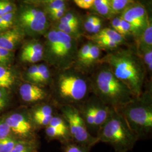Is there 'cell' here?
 I'll return each mask as SVG.
<instances>
[{"label": "cell", "instance_id": "obj_1", "mask_svg": "<svg viewBox=\"0 0 152 152\" xmlns=\"http://www.w3.org/2000/svg\"><path fill=\"white\" fill-rule=\"evenodd\" d=\"M108 65L114 76L124 83L135 98L141 95L146 68L138 53L131 49H116L100 61Z\"/></svg>", "mask_w": 152, "mask_h": 152}, {"label": "cell", "instance_id": "obj_2", "mask_svg": "<svg viewBox=\"0 0 152 152\" xmlns=\"http://www.w3.org/2000/svg\"><path fill=\"white\" fill-rule=\"evenodd\" d=\"M101 64L93 75L91 87L102 103L110 108L118 110L136 98L129 88L114 76L108 65Z\"/></svg>", "mask_w": 152, "mask_h": 152}, {"label": "cell", "instance_id": "obj_3", "mask_svg": "<svg viewBox=\"0 0 152 152\" xmlns=\"http://www.w3.org/2000/svg\"><path fill=\"white\" fill-rule=\"evenodd\" d=\"M96 137L98 142L108 143L116 152H129L134 147L139 139L122 115L114 109L98 131Z\"/></svg>", "mask_w": 152, "mask_h": 152}, {"label": "cell", "instance_id": "obj_4", "mask_svg": "<svg viewBox=\"0 0 152 152\" xmlns=\"http://www.w3.org/2000/svg\"><path fill=\"white\" fill-rule=\"evenodd\" d=\"M89 82L82 73L70 68L62 69L55 81L56 97L63 106H74L86 98Z\"/></svg>", "mask_w": 152, "mask_h": 152}, {"label": "cell", "instance_id": "obj_5", "mask_svg": "<svg viewBox=\"0 0 152 152\" xmlns=\"http://www.w3.org/2000/svg\"><path fill=\"white\" fill-rule=\"evenodd\" d=\"M117 110L139 138L145 136L152 130V98L149 94L135 98L130 103Z\"/></svg>", "mask_w": 152, "mask_h": 152}, {"label": "cell", "instance_id": "obj_6", "mask_svg": "<svg viewBox=\"0 0 152 152\" xmlns=\"http://www.w3.org/2000/svg\"><path fill=\"white\" fill-rule=\"evenodd\" d=\"M16 26L20 28L25 34L37 37L46 33L49 24L44 10L36 6L26 4L17 9Z\"/></svg>", "mask_w": 152, "mask_h": 152}, {"label": "cell", "instance_id": "obj_7", "mask_svg": "<svg viewBox=\"0 0 152 152\" xmlns=\"http://www.w3.org/2000/svg\"><path fill=\"white\" fill-rule=\"evenodd\" d=\"M61 112L68 126L69 134L77 144L88 148L98 142L96 137L92 136L87 130L80 111L75 107L63 106Z\"/></svg>", "mask_w": 152, "mask_h": 152}, {"label": "cell", "instance_id": "obj_8", "mask_svg": "<svg viewBox=\"0 0 152 152\" xmlns=\"http://www.w3.org/2000/svg\"><path fill=\"white\" fill-rule=\"evenodd\" d=\"M57 33L59 44L51 64L62 70L70 68L71 64L77 59V41L76 38L58 30Z\"/></svg>", "mask_w": 152, "mask_h": 152}, {"label": "cell", "instance_id": "obj_9", "mask_svg": "<svg viewBox=\"0 0 152 152\" xmlns=\"http://www.w3.org/2000/svg\"><path fill=\"white\" fill-rule=\"evenodd\" d=\"M121 19L134 28L136 34H141L149 21L145 8L139 3L134 2L121 13Z\"/></svg>", "mask_w": 152, "mask_h": 152}, {"label": "cell", "instance_id": "obj_10", "mask_svg": "<svg viewBox=\"0 0 152 152\" xmlns=\"http://www.w3.org/2000/svg\"><path fill=\"white\" fill-rule=\"evenodd\" d=\"M4 121L9 126L12 134L21 139H31L33 127L30 119L25 114L14 113L7 116Z\"/></svg>", "mask_w": 152, "mask_h": 152}, {"label": "cell", "instance_id": "obj_11", "mask_svg": "<svg viewBox=\"0 0 152 152\" xmlns=\"http://www.w3.org/2000/svg\"><path fill=\"white\" fill-rule=\"evenodd\" d=\"M25 33L17 26L0 33V47L14 51L23 39Z\"/></svg>", "mask_w": 152, "mask_h": 152}, {"label": "cell", "instance_id": "obj_12", "mask_svg": "<svg viewBox=\"0 0 152 152\" xmlns=\"http://www.w3.org/2000/svg\"><path fill=\"white\" fill-rule=\"evenodd\" d=\"M19 94L22 100L28 103L41 101L46 96V93L43 88L29 82L24 83L20 86Z\"/></svg>", "mask_w": 152, "mask_h": 152}, {"label": "cell", "instance_id": "obj_13", "mask_svg": "<svg viewBox=\"0 0 152 152\" xmlns=\"http://www.w3.org/2000/svg\"><path fill=\"white\" fill-rule=\"evenodd\" d=\"M99 100V99H98ZM92 109L95 130H97V134L100 128L108 120L113 109L110 108L104 105L99 100L96 102L89 103Z\"/></svg>", "mask_w": 152, "mask_h": 152}, {"label": "cell", "instance_id": "obj_14", "mask_svg": "<svg viewBox=\"0 0 152 152\" xmlns=\"http://www.w3.org/2000/svg\"><path fill=\"white\" fill-rule=\"evenodd\" d=\"M16 80V74L10 66L0 65V88L9 90L15 83Z\"/></svg>", "mask_w": 152, "mask_h": 152}, {"label": "cell", "instance_id": "obj_15", "mask_svg": "<svg viewBox=\"0 0 152 152\" xmlns=\"http://www.w3.org/2000/svg\"><path fill=\"white\" fill-rule=\"evenodd\" d=\"M91 39L92 41L98 39H108L114 41L120 45L124 44L125 40L124 36L115 32L113 29L109 28H105L101 29L97 34L92 36Z\"/></svg>", "mask_w": 152, "mask_h": 152}, {"label": "cell", "instance_id": "obj_16", "mask_svg": "<svg viewBox=\"0 0 152 152\" xmlns=\"http://www.w3.org/2000/svg\"><path fill=\"white\" fill-rule=\"evenodd\" d=\"M44 46L37 39L28 41L22 47L20 56L33 54H44Z\"/></svg>", "mask_w": 152, "mask_h": 152}, {"label": "cell", "instance_id": "obj_17", "mask_svg": "<svg viewBox=\"0 0 152 152\" xmlns=\"http://www.w3.org/2000/svg\"><path fill=\"white\" fill-rule=\"evenodd\" d=\"M138 43V50L152 48V26L150 20H149L146 27L141 33Z\"/></svg>", "mask_w": 152, "mask_h": 152}, {"label": "cell", "instance_id": "obj_18", "mask_svg": "<svg viewBox=\"0 0 152 152\" xmlns=\"http://www.w3.org/2000/svg\"><path fill=\"white\" fill-rule=\"evenodd\" d=\"M36 142L31 139H19L10 152H34Z\"/></svg>", "mask_w": 152, "mask_h": 152}, {"label": "cell", "instance_id": "obj_19", "mask_svg": "<svg viewBox=\"0 0 152 152\" xmlns=\"http://www.w3.org/2000/svg\"><path fill=\"white\" fill-rule=\"evenodd\" d=\"M100 15L109 18L113 14L111 10L109 0H94L93 6Z\"/></svg>", "mask_w": 152, "mask_h": 152}, {"label": "cell", "instance_id": "obj_20", "mask_svg": "<svg viewBox=\"0 0 152 152\" xmlns=\"http://www.w3.org/2000/svg\"><path fill=\"white\" fill-rule=\"evenodd\" d=\"M50 78V72L48 67L44 64H41L38 65L37 76L34 80H33L31 83L35 85L45 84L49 81Z\"/></svg>", "mask_w": 152, "mask_h": 152}, {"label": "cell", "instance_id": "obj_21", "mask_svg": "<svg viewBox=\"0 0 152 152\" xmlns=\"http://www.w3.org/2000/svg\"><path fill=\"white\" fill-rule=\"evenodd\" d=\"M40 4L43 5L44 11L49 14L53 11L57 10L62 7H66V2L63 0H50L41 1Z\"/></svg>", "mask_w": 152, "mask_h": 152}, {"label": "cell", "instance_id": "obj_22", "mask_svg": "<svg viewBox=\"0 0 152 152\" xmlns=\"http://www.w3.org/2000/svg\"><path fill=\"white\" fill-rule=\"evenodd\" d=\"M101 54V49L97 45L92 42V45L86 59L82 63L83 65L88 66L95 63L99 59Z\"/></svg>", "mask_w": 152, "mask_h": 152}, {"label": "cell", "instance_id": "obj_23", "mask_svg": "<svg viewBox=\"0 0 152 152\" xmlns=\"http://www.w3.org/2000/svg\"><path fill=\"white\" fill-rule=\"evenodd\" d=\"M131 0H109V4L113 14L122 13L125 9L134 3Z\"/></svg>", "mask_w": 152, "mask_h": 152}, {"label": "cell", "instance_id": "obj_24", "mask_svg": "<svg viewBox=\"0 0 152 152\" xmlns=\"http://www.w3.org/2000/svg\"><path fill=\"white\" fill-rule=\"evenodd\" d=\"M53 116V109L49 105H43L34 109L32 113V119Z\"/></svg>", "mask_w": 152, "mask_h": 152}, {"label": "cell", "instance_id": "obj_25", "mask_svg": "<svg viewBox=\"0 0 152 152\" xmlns=\"http://www.w3.org/2000/svg\"><path fill=\"white\" fill-rule=\"evenodd\" d=\"M49 125L64 133L66 135L69 134V129L66 122L65 120H64L60 117H53Z\"/></svg>", "mask_w": 152, "mask_h": 152}, {"label": "cell", "instance_id": "obj_26", "mask_svg": "<svg viewBox=\"0 0 152 152\" xmlns=\"http://www.w3.org/2000/svg\"><path fill=\"white\" fill-rule=\"evenodd\" d=\"M19 139L12 135L0 140V152H10Z\"/></svg>", "mask_w": 152, "mask_h": 152}, {"label": "cell", "instance_id": "obj_27", "mask_svg": "<svg viewBox=\"0 0 152 152\" xmlns=\"http://www.w3.org/2000/svg\"><path fill=\"white\" fill-rule=\"evenodd\" d=\"M58 31L64 33L67 35H69L72 37L76 38H78V37L80 35L79 33V27H75L72 26H68L63 24L61 23H58L57 25L56 28H55Z\"/></svg>", "mask_w": 152, "mask_h": 152}, {"label": "cell", "instance_id": "obj_28", "mask_svg": "<svg viewBox=\"0 0 152 152\" xmlns=\"http://www.w3.org/2000/svg\"><path fill=\"white\" fill-rule=\"evenodd\" d=\"M138 52H140L141 57L145 66L146 65L148 69L151 72L152 70V48H144L138 50Z\"/></svg>", "mask_w": 152, "mask_h": 152}, {"label": "cell", "instance_id": "obj_29", "mask_svg": "<svg viewBox=\"0 0 152 152\" xmlns=\"http://www.w3.org/2000/svg\"><path fill=\"white\" fill-rule=\"evenodd\" d=\"M14 51L0 47V65L10 66L14 60Z\"/></svg>", "mask_w": 152, "mask_h": 152}, {"label": "cell", "instance_id": "obj_30", "mask_svg": "<svg viewBox=\"0 0 152 152\" xmlns=\"http://www.w3.org/2000/svg\"><path fill=\"white\" fill-rule=\"evenodd\" d=\"M59 23L65 25L78 27L80 26V20L74 14L71 12H68L65 14L59 20Z\"/></svg>", "mask_w": 152, "mask_h": 152}, {"label": "cell", "instance_id": "obj_31", "mask_svg": "<svg viewBox=\"0 0 152 152\" xmlns=\"http://www.w3.org/2000/svg\"><path fill=\"white\" fill-rule=\"evenodd\" d=\"M92 42H94V44L97 45L100 49L103 48L110 50H114L115 49H117V48L120 46V45L117 44L114 41L103 39H94L92 40Z\"/></svg>", "mask_w": 152, "mask_h": 152}, {"label": "cell", "instance_id": "obj_32", "mask_svg": "<svg viewBox=\"0 0 152 152\" xmlns=\"http://www.w3.org/2000/svg\"><path fill=\"white\" fill-rule=\"evenodd\" d=\"M92 44V41H89L86 44H85L80 49V50L78 51L77 59L81 64L86 59L87 55L88 54Z\"/></svg>", "mask_w": 152, "mask_h": 152}, {"label": "cell", "instance_id": "obj_33", "mask_svg": "<svg viewBox=\"0 0 152 152\" xmlns=\"http://www.w3.org/2000/svg\"><path fill=\"white\" fill-rule=\"evenodd\" d=\"M20 60L24 63H36L44 59V54H33L20 56Z\"/></svg>", "mask_w": 152, "mask_h": 152}, {"label": "cell", "instance_id": "obj_34", "mask_svg": "<svg viewBox=\"0 0 152 152\" xmlns=\"http://www.w3.org/2000/svg\"><path fill=\"white\" fill-rule=\"evenodd\" d=\"M120 25H121V35L124 37V36L129 34H133L135 35L136 34V31L130 23L126 22L122 19L120 18Z\"/></svg>", "mask_w": 152, "mask_h": 152}, {"label": "cell", "instance_id": "obj_35", "mask_svg": "<svg viewBox=\"0 0 152 152\" xmlns=\"http://www.w3.org/2000/svg\"><path fill=\"white\" fill-rule=\"evenodd\" d=\"M46 134L51 139H64L67 135L61 132L60 131L56 130L54 127L50 126H48L46 129Z\"/></svg>", "mask_w": 152, "mask_h": 152}, {"label": "cell", "instance_id": "obj_36", "mask_svg": "<svg viewBox=\"0 0 152 152\" xmlns=\"http://www.w3.org/2000/svg\"><path fill=\"white\" fill-rule=\"evenodd\" d=\"M9 100V90L5 88H0V113L7 105Z\"/></svg>", "mask_w": 152, "mask_h": 152}, {"label": "cell", "instance_id": "obj_37", "mask_svg": "<svg viewBox=\"0 0 152 152\" xmlns=\"http://www.w3.org/2000/svg\"><path fill=\"white\" fill-rule=\"evenodd\" d=\"M12 135L11 130L4 120H0V140Z\"/></svg>", "mask_w": 152, "mask_h": 152}, {"label": "cell", "instance_id": "obj_38", "mask_svg": "<svg viewBox=\"0 0 152 152\" xmlns=\"http://www.w3.org/2000/svg\"><path fill=\"white\" fill-rule=\"evenodd\" d=\"M3 15L16 12L17 7L15 3L9 1H2Z\"/></svg>", "mask_w": 152, "mask_h": 152}, {"label": "cell", "instance_id": "obj_39", "mask_svg": "<svg viewBox=\"0 0 152 152\" xmlns=\"http://www.w3.org/2000/svg\"><path fill=\"white\" fill-rule=\"evenodd\" d=\"M88 148L83 147L76 144H68L64 150V152H87Z\"/></svg>", "mask_w": 152, "mask_h": 152}, {"label": "cell", "instance_id": "obj_40", "mask_svg": "<svg viewBox=\"0 0 152 152\" xmlns=\"http://www.w3.org/2000/svg\"><path fill=\"white\" fill-rule=\"evenodd\" d=\"M38 65H33L31 66L27 71L26 73V78L28 81L31 83L33 80H34L38 74Z\"/></svg>", "mask_w": 152, "mask_h": 152}, {"label": "cell", "instance_id": "obj_41", "mask_svg": "<svg viewBox=\"0 0 152 152\" xmlns=\"http://www.w3.org/2000/svg\"><path fill=\"white\" fill-rule=\"evenodd\" d=\"M99 18L98 16L94 15H91L87 18L86 20L84 23V28L87 32L91 33L92 28Z\"/></svg>", "mask_w": 152, "mask_h": 152}, {"label": "cell", "instance_id": "obj_42", "mask_svg": "<svg viewBox=\"0 0 152 152\" xmlns=\"http://www.w3.org/2000/svg\"><path fill=\"white\" fill-rule=\"evenodd\" d=\"M65 11L66 7H64L51 12L50 14H48V15L49 18L54 21L59 20L60 19L65 15Z\"/></svg>", "mask_w": 152, "mask_h": 152}, {"label": "cell", "instance_id": "obj_43", "mask_svg": "<svg viewBox=\"0 0 152 152\" xmlns=\"http://www.w3.org/2000/svg\"><path fill=\"white\" fill-rule=\"evenodd\" d=\"M94 0H75L74 2L76 5L82 9H89L91 8Z\"/></svg>", "mask_w": 152, "mask_h": 152}, {"label": "cell", "instance_id": "obj_44", "mask_svg": "<svg viewBox=\"0 0 152 152\" xmlns=\"http://www.w3.org/2000/svg\"><path fill=\"white\" fill-rule=\"evenodd\" d=\"M53 116H50V117H43V118H36L34 119L33 121L36 124H37L41 126H49L50 122L53 118Z\"/></svg>", "mask_w": 152, "mask_h": 152}, {"label": "cell", "instance_id": "obj_45", "mask_svg": "<svg viewBox=\"0 0 152 152\" xmlns=\"http://www.w3.org/2000/svg\"><path fill=\"white\" fill-rule=\"evenodd\" d=\"M111 25H112V27L113 28V29L121 35L120 17H115V18H113L112 20Z\"/></svg>", "mask_w": 152, "mask_h": 152}, {"label": "cell", "instance_id": "obj_46", "mask_svg": "<svg viewBox=\"0 0 152 152\" xmlns=\"http://www.w3.org/2000/svg\"><path fill=\"white\" fill-rule=\"evenodd\" d=\"M102 25H103V20L99 18L92 28L91 33H92L94 34H97L101 30Z\"/></svg>", "mask_w": 152, "mask_h": 152}, {"label": "cell", "instance_id": "obj_47", "mask_svg": "<svg viewBox=\"0 0 152 152\" xmlns=\"http://www.w3.org/2000/svg\"><path fill=\"white\" fill-rule=\"evenodd\" d=\"M3 15V10H2V1H0V17Z\"/></svg>", "mask_w": 152, "mask_h": 152}, {"label": "cell", "instance_id": "obj_48", "mask_svg": "<svg viewBox=\"0 0 152 152\" xmlns=\"http://www.w3.org/2000/svg\"><path fill=\"white\" fill-rule=\"evenodd\" d=\"M2 32V23H1V19L0 18V33Z\"/></svg>", "mask_w": 152, "mask_h": 152}, {"label": "cell", "instance_id": "obj_49", "mask_svg": "<svg viewBox=\"0 0 152 152\" xmlns=\"http://www.w3.org/2000/svg\"><path fill=\"white\" fill-rule=\"evenodd\" d=\"M36 152V151H35V152Z\"/></svg>", "mask_w": 152, "mask_h": 152}]
</instances>
